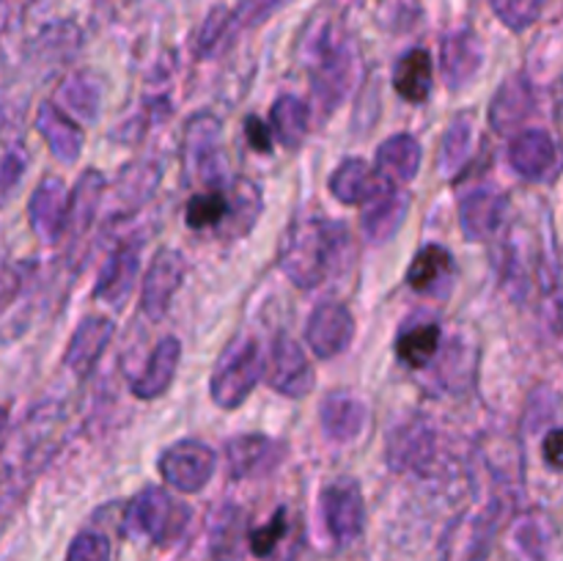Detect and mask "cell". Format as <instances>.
<instances>
[{"label":"cell","instance_id":"4","mask_svg":"<svg viewBox=\"0 0 563 561\" xmlns=\"http://www.w3.org/2000/svg\"><path fill=\"white\" fill-rule=\"evenodd\" d=\"M264 352L256 339L240 336L223 350V355L214 363L212 380H209V394L212 402L223 410H234L251 396L258 380L264 377Z\"/></svg>","mask_w":563,"mask_h":561},{"label":"cell","instance_id":"40","mask_svg":"<svg viewBox=\"0 0 563 561\" xmlns=\"http://www.w3.org/2000/svg\"><path fill=\"white\" fill-rule=\"evenodd\" d=\"M284 534H286V512L278 509L267 526L251 531V550L258 556V559H262V556H269L275 548H278Z\"/></svg>","mask_w":563,"mask_h":561},{"label":"cell","instance_id":"37","mask_svg":"<svg viewBox=\"0 0 563 561\" xmlns=\"http://www.w3.org/2000/svg\"><path fill=\"white\" fill-rule=\"evenodd\" d=\"M544 0H493V11L511 31H526L542 16Z\"/></svg>","mask_w":563,"mask_h":561},{"label":"cell","instance_id":"5","mask_svg":"<svg viewBox=\"0 0 563 561\" xmlns=\"http://www.w3.org/2000/svg\"><path fill=\"white\" fill-rule=\"evenodd\" d=\"M187 520H190V509L174 501V495L165 493L163 487L141 490L126 506V526L152 539L154 544L174 542L185 531Z\"/></svg>","mask_w":563,"mask_h":561},{"label":"cell","instance_id":"25","mask_svg":"<svg viewBox=\"0 0 563 561\" xmlns=\"http://www.w3.org/2000/svg\"><path fill=\"white\" fill-rule=\"evenodd\" d=\"M434 454V432L423 421H407L388 440V462L396 471H421Z\"/></svg>","mask_w":563,"mask_h":561},{"label":"cell","instance_id":"44","mask_svg":"<svg viewBox=\"0 0 563 561\" xmlns=\"http://www.w3.org/2000/svg\"><path fill=\"white\" fill-rule=\"evenodd\" d=\"M5 424H9V413H5V407H0V432L5 429Z\"/></svg>","mask_w":563,"mask_h":561},{"label":"cell","instance_id":"23","mask_svg":"<svg viewBox=\"0 0 563 561\" xmlns=\"http://www.w3.org/2000/svg\"><path fill=\"white\" fill-rule=\"evenodd\" d=\"M319 421L333 443H350L366 427V407L357 396L346 394V391H333L324 396L322 407H319Z\"/></svg>","mask_w":563,"mask_h":561},{"label":"cell","instance_id":"38","mask_svg":"<svg viewBox=\"0 0 563 561\" xmlns=\"http://www.w3.org/2000/svg\"><path fill=\"white\" fill-rule=\"evenodd\" d=\"M66 561H113L110 542L99 531H80L66 550Z\"/></svg>","mask_w":563,"mask_h":561},{"label":"cell","instance_id":"24","mask_svg":"<svg viewBox=\"0 0 563 561\" xmlns=\"http://www.w3.org/2000/svg\"><path fill=\"white\" fill-rule=\"evenodd\" d=\"M137 264H141V242H124L110 253L108 264L102 267L93 295L108 300L110 306H121L135 284Z\"/></svg>","mask_w":563,"mask_h":561},{"label":"cell","instance_id":"36","mask_svg":"<svg viewBox=\"0 0 563 561\" xmlns=\"http://www.w3.org/2000/svg\"><path fill=\"white\" fill-rule=\"evenodd\" d=\"M229 215V198L220 190H203L187 201V226L190 229H209L218 226Z\"/></svg>","mask_w":563,"mask_h":561},{"label":"cell","instance_id":"14","mask_svg":"<svg viewBox=\"0 0 563 561\" xmlns=\"http://www.w3.org/2000/svg\"><path fill=\"white\" fill-rule=\"evenodd\" d=\"M454 256L449 248L429 242L421 251L412 256L410 270H407V284L418 292V295L429 297H445L454 286Z\"/></svg>","mask_w":563,"mask_h":561},{"label":"cell","instance_id":"7","mask_svg":"<svg viewBox=\"0 0 563 561\" xmlns=\"http://www.w3.org/2000/svg\"><path fill=\"white\" fill-rule=\"evenodd\" d=\"M214 468H218V454L203 440L196 438L176 440L157 460V471L165 479V484L185 495L201 493L209 479L214 476Z\"/></svg>","mask_w":563,"mask_h":561},{"label":"cell","instance_id":"2","mask_svg":"<svg viewBox=\"0 0 563 561\" xmlns=\"http://www.w3.org/2000/svg\"><path fill=\"white\" fill-rule=\"evenodd\" d=\"M58 418L49 413H36L25 427L0 449V509L11 504L25 490L33 473L42 468L49 451L55 449Z\"/></svg>","mask_w":563,"mask_h":561},{"label":"cell","instance_id":"16","mask_svg":"<svg viewBox=\"0 0 563 561\" xmlns=\"http://www.w3.org/2000/svg\"><path fill=\"white\" fill-rule=\"evenodd\" d=\"M66 212H69V193L58 176H47L38 182L31 196V226L42 240L55 242L66 229Z\"/></svg>","mask_w":563,"mask_h":561},{"label":"cell","instance_id":"12","mask_svg":"<svg viewBox=\"0 0 563 561\" xmlns=\"http://www.w3.org/2000/svg\"><path fill=\"white\" fill-rule=\"evenodd\" d=\"M355 317L344 302H319L306 324V341L317 358H335L352 344Z\"/></svg>","mask_w":563,"mask_h":561},{"label":"cell","instance_id":"15","mask_svg":"<svg viewBox=\"0 0 563 561\" xmlns=\"http://www.w3.org/2000/svg\"><path fill=\"white\" fill-rule=\"evenodd\" d=\"M407 212H410V193L399 190V187L394 185L383 187V190L363 207V234L372 242H377V245H383V242H388L390 237L401 229Z\"/></svg>","mask_w":563,"mask_h":561},{"label":"cell","instance_id":"29","mask_svg":"<svg viewBox=\"0 0 563 561\" xmlns=\"http://www.w3.org/2000/svg\"><path fill=\"white\" fill-rule=\"evenodd\" d=\"M104 193V176L97 168L86 170V174L77 179L75 190L69 193V212H66V229L64 234L71 242L82 240V234H88L93 218H97L99 201H102Z\"/></svg>","mask_w":563,"mask_h":561},{"label":"cell","instance_id":"10","mask_svg":"<svg viewBox=\"0 0 563 561\" xmlns=\"http://www.w3.org/2000/svg\"><path fill=\"white\" fill-rule=\"evenodd\" d=\"M322 517L335 544L355 542L366 526V504H363L361 487L350 479L328 484L322 490Z\"/></svg>","mask_w":563,"mask_h":561},{"label":"cell","instance_id":"39","mask_svg":"<svg viewBox=\"0 0 563 561\" xmlns=\"http://www.w3.org/2000/svg\"><path fill=\"white\" fill-rule=\"evenodd\" d=\"M231 22H234V16L229 14L225 9H214L212 14L207 16V22H203L201 33H198V53L201 55H212L214 50L220 47V42H223L225 36L231 33Z\"/></svg>","mask_w":563,"mask_h":561},{"label":"cell","instance_id":"28","mask_svg":"<svg viewBox=\"0 0 563 561\" xmlns=\"http://www.w3.org/2000/svg\"><path fill=\"white\" fill-rule=\"evenodd\" d=\"M421 160H423V148L418 143V138L401 135L388 138V141L379 143L377 148V170L383 179H388L390 185H405V182H412L421 170Z\"/></svg>","mask_w":563,"mask_h":561},{"label":"cell","instance_id":"30","mask_svg":"<svg viewBox=\"0 0 563 561\" xmlns=\"http://www.w3.org/2000/svg\"><path fill=\"white\" fill-rule=\"evenodd\" d=\"M434 86V64L432 55L423 47H412L396 61L394 66V88L407 102H427Z\"/></svg>","mask_w":563,"mask_h":561},{"label":"cell","instance_id":"20","mask_svg":"<svg viewBox=\"0 0 563 561\" xmlns=\"http://www.w3.org/2000/svg\"><path fill=\"white\" fill-rule=\"evenodd\" d=\"M388 185L390 182L383 179L379 170L372 168V165L361 157H350L344 160V163H339V168L330 176V193H333L341 204H350V207H366V204Z\"/></svg>","mask_w":563,"mask_h":561},{"label":"cell","instance_id":"8","mask_svg":"<svg viewBox=\"0 0 563 561\" xmlns=\"http://www.w3.org/2000/svg\"><path fill=\"white\" fill-rule=\"evenodd\" d=\"M181 165L187 179L218 185L225 174L223 146H220V121L212 113L190 119L181 143Z\"/></svg>","mask_w":563,"mask_h":561},{"label":"cell","instance_id":"31","mask_svg":"<svg viewBox=\"0 0 563 561\" xmlns=\"http://www.w3.org/2000/svg\"><path fill=\"white\" fill-rule=\"evenodd\" d=\"M159 174H163L159 165L148 163V160L126 165L119 176V185H115V201H119L121 212H132V209L143 207L157 190Z\"/></svg>","mask_w":563,"mask_h":561},{"label":"cell","instance_id":"34","mask_svg":"<svg viewBox=\"0 0 563 561\" xmlns=\"http://www.w3.org/2000/svg\"><path fill=\"white\" fill-rule=\"evenodd\" d=\"M58 97L66 110L77 113L80 119H93L99 110V99H102V86L91 75H75L60 86Z\"/></svg>","mask_w":563,"mask_h":561},{"label":"cell","instance_id":"22","mask_svg":"<svg viewBox=\"0 0 563 561\" xmlns=\"http://www.w3.org/2000/svg\"><path fill=\"white\" fill-rule=\"evenodd\" d=\"M484 64L482 42L473 31H454L443 38L440 47V69L451 88H460L478 75Z\"/></svg>","mask_w":563,"mask_h":561},{"label":"cell","instance_id":"43","mask_svg":"<svg viewBox=\"0 0 563 561\" xmlns=\"http://www.w3.org/2000/svg\"><path fill=\"white\" fill-rule=\"evenodd\" d=\"M542 454L550 468L563 471V429H553V432H548V438L542 440Z\"/></svg>","mask_w":563,"mask_h":561},{"label":"cell","instance_id":"19","mask_svg":"<svg viewBox=\"0 0 563 561\" xmlns=\"http://www.w3.org/2000/svg\"><path fill=\"white\" fill-rule=\"evenodd\" d=\"M115 324L110 322L108 317H99V314H91V317L82 319L77 324V330L71 333L69 346H66L64 363L77 374V377H86L91 374V369L97 366L99 355L104 352V346L113 339Z\"/></svg>","mask_w":563,"mask_h":561},{"label":"cell","instance_id":"3","mask_svg":"<svg viewBox=\"0 0 563 561\" xmlns=\"http://www.w3.org/2000/svg\"><path fill=\"white\" fill-rule=\"evenodd\" d=\"M357 75V50L341 28L328 25L311 61L313 94L324 110L339 108Z\"/></svg>","mask_w":563,"mask_h":561},{"label":"cell","instance_id":"17","mask_svg":"<svg viewBox=\"0 0 563 561\" xmlns=\"http://www.w3.org/2000/svg\"><path fill=\"white\" fill-rule=\"evenodd\" d=\"M509 163L522 179H548L559 163V146L544 130H522L509 143Z\"/></svg>","mask_w":563,"mask_h":561},{"label":"cell","instance_id":"33","mask_svg":"<svg viewBox=\"0 0 563 561\" xmlns=\"http://www.w3.org/2000/svg\"><path fill=\"white\" fill-rule=\"evenodd\" d=\"M440 350V324H418V328L405 330L396 339V355L401 363L412 369H423L432 363V358Z\"/></svg>","mask_w":563,"mask_h":561},{"label":"cell","instance_id":"1","mask_svg":"<svg viewBox=\"0 0 563 561\" xmlns=\"http://www.w3.org/2000/svg\"><path fill=\"white\" fill-rule=\"evenodd\" d=\"M346 229L324 218H300L286 229L280 240L278 264L286 278L300 289H313L333 273L344 253Z\"/></svg>","mask_w":563,"mask_h":561},{"label":"cell","instance_id":"42","mask_svg":"<svg viewBox=\"0 0 563 561\" xmlns=\"http://www.w3.org/2000/svg\"><path fill=\"white\" fill-rule=\"evenodd\" d=\"M544 328H548L550 339L563 350V289L550 295L544 302Z\"/></svg>","mask_w":563,"mask_h":561},{"label":"cell","instance_id":"18","mask_svg":"<svg viewBox=\"0 0 563 561\" xmlns=\"http://www.w3.org/2000/svg\"><path fill=\"white\" fill-rule=\"evenodd\" d=\"M506 218V196L493 187H476L460 198V223L467 240H489Z\"/></svg>","mask_w":563,"mask_h":561},{"label":"cell","instance_id":"9","mask_svg":"<svg viewBox=\"0 0 563 561\" xmlns=\"http://www.w3.org/2000/svg\"><path fill=\"white\" fill-rule=\"evenodd\" d=\"M264 383L289 399H302L313 391L317 374H313L311 361L289 333H278L273 339L269 358L264 363Z\"/></svg>","mask_w":563,"mask_h":561},{"label":"cell","instance_id":"32","mask_svg":"<svg viewBox=\"0 0 563 561\" xmlns=\"http://www.w3.org/2000/svg\"><path fill=\"white\" fill-rule=\"evenodd\" d=\"M273 130L286 148H297L308 135V105L295 94H284L273 105Z\"/></svg>","mask_w":563,"mask_h":561},{"label":"cell","instance_id":"11","mask_svg":"<svg viewBox=\"0 0 563 561\" xmlns=\"http://www.w3.org/2000/svg\"><path fill=\"white\" fill-rule=\"evenodd\" d=\"M185 256L174 248H163L154 253L141 286V311L152 319H163L170 300L185 280Z\"/></svg>","mask_w":563,"mask_h":561},{"label":"cell","instance_id":"41","mask_svg":"<svg viewBox=\"0 0 563 561\" xmlns=\"http://www.w3.org/2000/svg\"><path fill=\"white\" fill-rule=\"evenodd\" d=\"M245 135H247V143H251L253 152H258V154L273 152L275 130L273 127L264 124L262 119H256V116H247L245 119Z\"/></svg>","mask_w":563,"mask_h":561},{"label":"cell","instance_id":"21","mask_svg":"<svg viewBox=\"0 0 563 561\" xmlns=\"http://www.w3.org/2000/svg\"><path fill=\"white\" fill-rule=\"evenodd\" d=\"M181 361V344L176 336H163L157 341V346L148 355L146 369H143L137 377H132L130 388L137 399H157L168 391V385L174 383L176 369Z\"/></svg>","mask_w":563,"mask_h":561},{"label":"cell","instance_id":"26","mask_svg":"<svg viewBox=\"0 0 563 561\" xmlns=\"http://www.w3.org/2000/svg\"><path fill=\"white\" fill-rule=\"evenodd\" d=\"M533 113V91L522 75L509 77L489 102V124L495 132H511Z\"/></svg>","mask_w":563,"mask_h":561},{"label":"cell","instance_id":"27","mask_svg":"<svg viewBox=\"0 0 563 561\" xmlns=\"http://www.w3.org/2000/svg\"><path fill=\"white\" fill-rule=\"evenodd\" d=\"M36 130L60 163H75L82 152V130L53 102H44L36 116Z\"/></svg>","mask_w":563,"mask_h":561},{"label":"cell","instance_id":"13","mask_svg":"<svg viewBox=\"0 0 563 561\" xmlns=\"http://www.w3.org/2000/svg\"><path fill=\"white\" fill-rule=\"evenodd\" d=\"M284 443L267 438V435H236L225 443V468L231 479H251L267 473L284 460Z\"/></svg>","mask_w":563,"mask_h":561},{"label":"cell","instance_id":"6","mask_svg":"<svg viewBox=\"0 0 563 561\" xmlns=\"http://www.w3.org/2000/svg\"><path fill=\"white\" fill-rule=\"evenodd\" d=\"M506 506L504 501H493L484 509L471 512L460 517L445 531L443 544H440V561H484L498 526L504 522Z\"/></svg>","mask_w":563,"mask_h":561},{"label":"cell","instance_id":"35","mask_svg":"<svg viewBox=\"0 0 563 561\" xmlns=\"http://www.w3.org/2000/svg\"><path fill=\"white\" fill-rule=\"evenodd\" d=\"M473 146V121L471 116H462L449 127L443 138V152H440V170L445 176H454L471 157Z\"/></svg>","mask_w":563,"mask_h":561}]
</instances>
